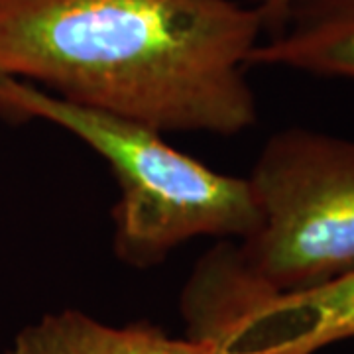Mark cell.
I'll return each instance as SVG.
<instances>
[{
  "mask_svg": "<svg viewBox=\"0 0 354 354\" xmlns=\"http://www.w3.org/2000/svg\"><path fill=\"white\" fill-rule=\"evenodd\" d=\"M264 34L236 0H0V75L158 132L258 120L244 69Z\"/></svg>",
  "mask_w": 354,
  "mask_h": 354,
  "instance_id": "obj_1",
  "label": "cell"
},
{
  "mask_svg": "<svg viewBox=\"0 0 354 354\" xmlns=\"http://www.w3.org/2000/svg\"><path fill=\"white\" fill-rule=\"evenodd\" d=\"M0 114L64 128L109 164L120 187L113 250L130 268L160 266L177 246L201 236L241 242L260 225L248 177L207 167L169 146L158 130L64 101L10 75H0Z\"/></svg>",
  "mask_w": 354,
  "mask_h": 354,
  "instance_id": "obj_2",
  "label": "cell"
},
{
  "mask_svg": "<svg viewBox=\"0 0 354 354\" xmlns=\"http://www.w3.org/2000/svg\"><path fill=\"white\" fill-rule=\"evenodd\" d=\"M248 183L260 225L242 258L278 293L354 272V140L288 128L266 142Z\"/></svg>",
  "mask_w": 354,
  "mask_h": 354,
  "instance_id": "obj_3",
  "label": "cell"
},
{
  "mask_svg": "<svg viewBox=\"0 0 354 354\" xmlns=\"http://www.w3.org/2000/svg\"><path fill=\"white\" fill-rule=\"evenodd\" d=\"M215 354H317L354 339V272L297 293L242 295L213 317Z\"/></svg>",
  "mask_w": 354,
  "mask_h": 354,
  "instance_id": "obj_4",
  "label": "cell"
},
{
  "mask_svg": "<svg viewBox=\"0 0 354 354\" xmlns=\"http://www.w3.org/2000/svg\"><path fill=\"white\" fill-rule=\"evenodd\" d=\"M248 65L354 81V0H293L278 34L254 48Z\"/></svg>",
  "mask_w": 354,
  "mask_h": 354,
  "instance_id": "obj_5",
  "label": "cell"
},
{
  "mask_svg": "<svg viewBox=\"0 0 354 354\" xmlns=\"http://www.w3.org/2000/svg\"><path fill=\"white\" fill-rule=\"evenodd\" d=\"M10 354H213L191 339H174L150 323L113 327L83 311L64 309L26 327Z\"/></svg>",
  "mask_w": 354,
  "mask_h": 354,
  "instance_id": "obj_6",
  "label": "cell"
},
{
  "mask_svg": "<svg viewBox=\"0 0 354 354\" xmlns=\"http://www.w3.org/2000/svg\"><path fill=\"white\" fill-rule=\"evenodd\" d=\"M291 2L293 0H258L256 10L262 18L266 34H270V36L278 34L283 20H286V14L290 10Z\"/></svg>",
  "mask_w": 354,
  "mask_h": 354,
  "instance_id": "obj_7",
  "label": "cell"
}]
</instances>
